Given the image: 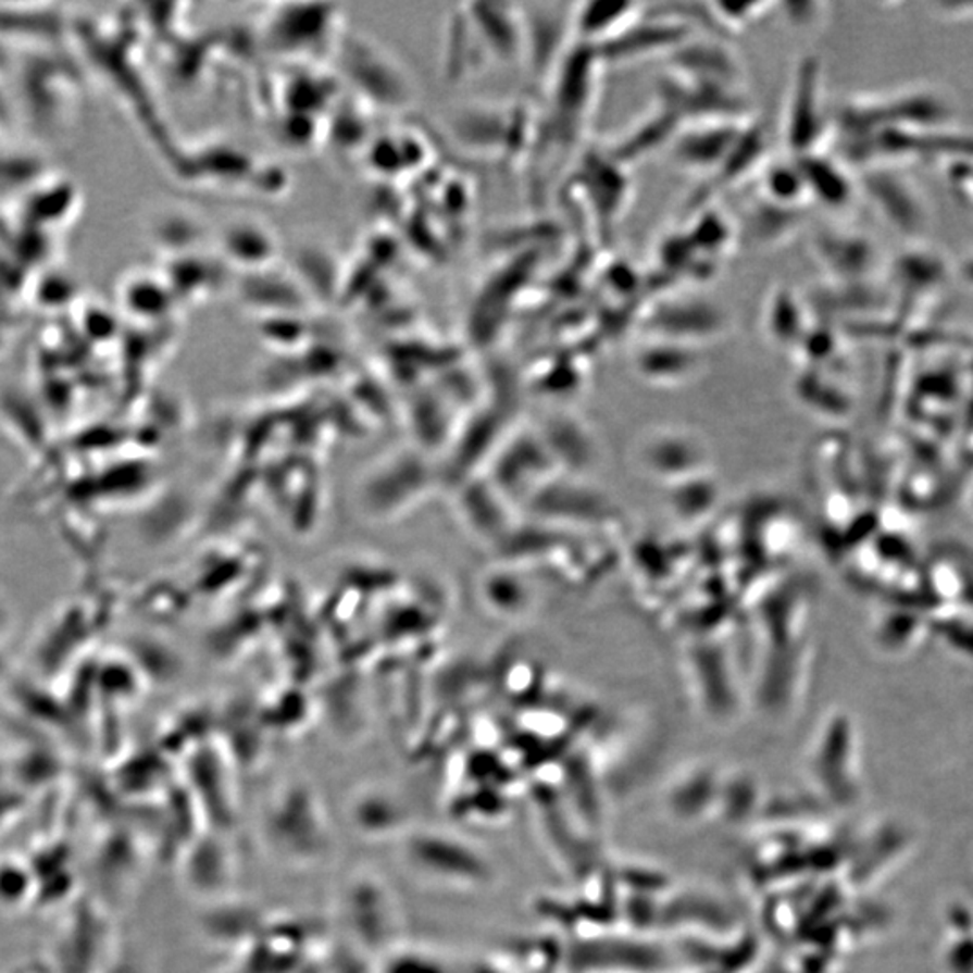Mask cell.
Listing matches in <instances>:
<instances>
[{
    "mask_svg": "<svg viewBox=\"0 0 973 973\" xmlns=\"http://www.w3.org/2000/svg\"><path fill=\"white\" fill-rule=\"evenodd\" d=\"M260 840L279 862L311 868L330 855L332 826L316 791L290 784L269 799L260 816Z\"/></svg>",
    "mask_w": 973,
    "mask_h": 973,
    "instance_id": "1",
    "label": "cell"
},
{
    "mask_svg": "<svg viewBox=\"0 0 973 973\" xmlns=\"http://www.w3.org/2000/svg\"><path fill=\"white\" fill-rule=\"evenodd\" d=\"M339 915L353 948L364 956H386L399 947L402 915L397 896L379 874H350L342 885Z\"/></svg>",
    "mask_w": 973,
    "mask_h": 973,
    "instance_id": "2",
    "label": "cell"
},
{
    "mask_svg": "<svg viewBox=\"0 0 973 973\" xmlns=\"http://www.w3.org/2000/svg\"><path fill=\"white\" fill-rule=\"evenodd\" d=\"M400 858L410 873L444 887H482L490 878L484 855L449 833L433 829L408 833L400 843Z\"/></svg>",
    "mask_w": 973,
    "mask_h": 973,
    "instance_id": "3",
    "label": "cell"
},
{
    "mask_svg": "<svg viewBox=\"0 0 973 973\" xmlns=\"http://www.w3.org/2000/svg\"><path fill=\"white\" fill-rule=\"evenodd\" d=\"M643 334L706 348L731 328L725 307L703 295L676 292L658 298L643 314Z\"/></svg>",
    "mask_w": 973,
    "mask_h": 973,
    "instance_id": "4",
    "label": "cell"
},
{
    "mask_svg": "<svg viewBox=\"0 0 973 973\" xmlns=\"http://www.w3.org/2000/svg\"><path fill=\"white\" fill-rule=\"evenodd\" d=\"M748 120H703L685 123L669 145L673 163L689 174L714 177L739 141Z\"/></svg>",
    "mask_w": 973,
    "mask_h": 973,
    "instance_id": "5",
    "label": "cell"
},
{
    "mask_svg": "<svg viewBox=\"0 0 973 973\" xmlns=\"http://www.w3.org/2000/svg\"><path fill=\"white\" fill-rule=\"evenodd\" d=\"M696 33L698 32L678 18L644 10L637 21L595 51L599 53L602 64L606 62L626 64L633 60L649 59L657 54L668 59L674 49L690 37H695Z\"/></svg>",
    "mask_w": 973,
    "mask_h": 973,
    "instance_id": "6",
    "label": "cell"
},
{
    "mask_svg": "<svg viewBox=\"0 0 973 973\" xmlns=\"http://www.w3.org/2000/svg\"><path fill=\"white\" fill-rule=\"evenodd\" d=\"M829 123L821 105V71L815 60H802L795 73L788 107L784 112V137L795 158L815 153Z\"/></svg>",
    "mask_w": 973,
    "mask_h": 973,
    "instance_id": "7",
    "label": "cell"
},
{
    "mask_svg": "<svg viewBox=\"0 0 973 973\" xmlns=\"http://www.w3.org/2000/svg\"><path fill=\"white\" fill-rule=\"evenodd\" d=\"M627 166L611 158L608 150H594L583 155L575 170V185L584 202L599 224L621 219L632 195Z\"/></svg>",
    "mask_w": 973,
    "mask_h": 973,
    "instance_id": "8",
    "label": "cell"
},
{
    "mask_svg": "<svg viewBox=\"0 0 973 973\" xmlns=\"http://www.w3.org/2000/svg\"><path fill=\"white\" fill-rule=\"evenodd\" d=\"M668 71L700 84L745 89V71L725 38L696 33L668 57Z\"/></svg>",
    "mask_w": 973,
    "mask_h": 973,
    "instance_id": "9",
    "label": "cell"
},
{
    "mask_svg": "<svg viewBox=\"0 0 973 973\" xmlns=\"http://www.w3.org/2000/svg\"><path fill=\"white\" fill-rule=\"evenodd\" d=\"M186 887L204 900H222L232 890L237 862L221 835L195 838L186 849L183 865Z\"/></svg>",
    "mask_w": 973,
    "mask_h": 973,
    "instance_id": "10",
    "label": "cell"
},
{
    "mask_svg": "<svg viewBox=\"0 0 973 973\" xmlns=\"http://www.w3.org/2000/svg\"><path fill=\"white\" fill-rule=\"evenodd\" d=\"M467 18L485 54L512 64L526 60L525 13L520 5L474 4Z\"/></svg>",
    "mask_w": 973,
    "mask_h": 973,
    "instance_id": "11",
    "label": "cell"
},
{
    "mask_svg": "<svg viewBox=\"0 0 973 973\" xmlns=\"http://www.w3.org/2000/svg\"><path fill=\"white\" fill-rule=\"evenodd\" d=\"M646 5L613 0H586L570 10V33L574 43L599 49L643 15Z\"/></svg>",
    "mask_w": 973,
    "mask_h": 973,
    "instance_id": "12",
    "label": "cell"
},
{
    "mask_svg": "<svg viewBox=\"0 0 973 973\" xmlns=\"http://www.w3.org/2000/svg\"><path fill=\"white\" fill-rule=\"evenodd\" d=\"M703 348L690 347L684 342L644 336L635 350V366L638 372L646 379L660 385L684 383L700 372Z\"/></svg>",
    "mask_w": 973,
    "mask_h": 973,
    "instance_id": "13",
    "label": "cell"
},
{
    "mask_svg": "<svg viewBox=\"0 0 973 973\" xmlns=\"http://www.w3.org/2000/svg\"><path fill=\"white\" fill-rule=\"evenodd\" d=\"M348 815L352 826L366 838H404L411 832L404 806L397 795L385 789H364L353 795Z\"/></svg>",
    "mask_w": 973,
    "mask_h": 973,
    "instance_id": "14",
    "label": "cell"
},
{
    "mask_svg": "<svg viewBox=\"0 0 973 973\" xmlns=\"http://www.w3.org/2000/svg\"><path fill=\"white\" fill-rule=\"evenodd\" d=\"M679 127L682 122L678 117L654 103L646 116L640 117L629 130L616 139L613 147L606 150L619 163L629 166L635 161L648 158L649 153L657 152L658 148H669Z\"/></svg>",
    "mask_w": 973,
    "mask_h": 973,
    "instance_id": "15",
    "label": "cell"
},
{
    "mask_svg": "<svg viewBox=\"0 0 973 973\" xmlns=\"http://www.w3.org/2000/svg\"><path fill=\"white\" fill-rule=\"evenodd\" d=\"M806 311L799 296L788 287H775L764 301L763 328L777 345H795L810 330L804 322Z\"/></svg>",
    "mask_w": 973,
    "mask_h": 973,
    "instance_id": "16",
    "label": "cell"
},
{
    "mask_svg": "<svg viewBox=\"0 0 973 973\" xmlns=\"http://www.w3.org/2000/svg\"><path fill=\"white\" fill-rule=\"evenodd\" d=\"M684 232L696 251L714 263L731 254L736 244V229L731 219L715 208H701Z\"/></svg>",
    "mask_w": 973,
    "mask_h": 973,
    "instance_id": "17",
    "label": "cell"
},
{
    "mask_svg": "<svg viewBox=\"0 0 973 973\" xmlns=\"http://www.w3.org/2000/svg\"><path fill=\"white\" fill-rule=\"evenodd\" d=\"M766 137H764V128L758 122H748L747 127L743 130L739 141L732 150L731 155L726 159L725 164L721 166L720 172L712 177V186H731L736 185L739 180L745 179L747 175H758L759 170L766 161Z\"/></svg>",
    "mask_w": 973,
    "mask_h": 973,
    "instance_id": "18",
    "label": "cell"
},
{
    "mask_svg": "<svg viewBox=\"0 0 973 973\" xmlns=\"http://www.w3.org/2000/svg\"><path fill=\"white\" fill-rule=\"evenodd\" d=\"M759 195L772 204L799 208L808 199L804 177L797 159L770 161L758 172Z\"/></svg>",
    "mask_w": 973,
    "mask_h": 973,
    "instance_id": "19",
    "label": "cell"
},
{
    "mask_svg": "<svg viewBox=\"0 0 973 973\" xmlns=\"http://www.w3.org/2000/svg\"><path fill=\"white\" fill-rule=\"evenodd\" d=\"M797 159L800 172L804 177L808 197L826 205L846 204L851 194L846 175L840 172L832 159L822 158L821 153H808Z\"/></svg>",
    "mask_w": 973,
    "mask_h": 973,
    "instance_id": "20",
    "label": "cell"
},
{
    "mask_svg": "<svg viewBox=\"0 0 973 973\" xmlns=\"http://www.w3.org/2000/svg\"><path fill=\"white\" fill-rule=\"evenodd\" d=\"M799 208L772 204L761 199L748 213L747 222L750 235L761 244H774L788 237L797 226Z\"/></svg>",
    "mask_w": 973,
    "mask_h": 973,
    "instance_id": "21",
    "label": "cell"
},
{
    "mask_svg": "<svg viewBox=\"0 0 973 973\" xmlns=\"http://www.w3.org/2000/svg\"><path fill=\"white\" fill-rule=\"evenodd\" d=\"M707 5L721 37L753 26L766 15V11L772 10L769 2H709Z\"/></svg>",
    "mask_w": 973,
    "mask_h": 973,
    "instance_id": "22",
    "label": "cell"
},
{
    "mask_svg": "<svg viewBox=\"0 0 973 973\" xmlns=\"http://www.w3.org/2000/svg\"><path fill=\"white\" fill-rule=\"evenodd\" d=\"M377 973H442V970L438 969V964L433 963L432 959L397 947L383 956V963Z\"/></svg>",
    "mask_w": 973,
    "mask_h": 973,
    "instance_id": "23",
    "label": "cell"
}]
</instances>
